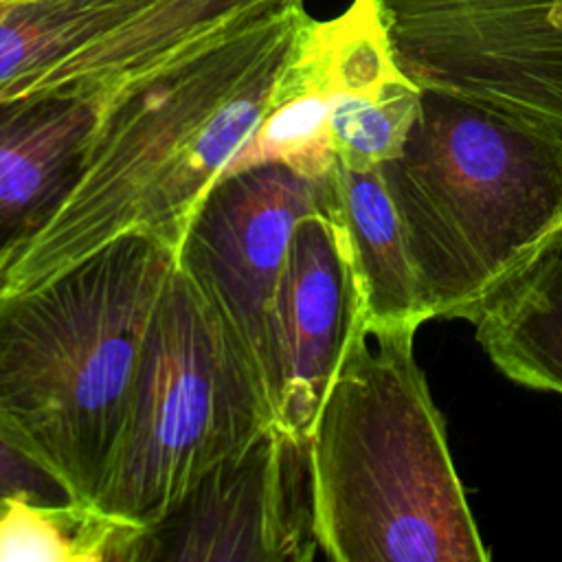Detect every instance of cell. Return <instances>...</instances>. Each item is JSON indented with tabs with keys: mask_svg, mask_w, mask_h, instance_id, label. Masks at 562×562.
Masks as SVG:
<instances>
[{
	"mask_svg": "<svg viewBox=\"0 0 562 562\" xmlns=\"http://www.w3.org/2000/svg\"><path fill=\"white\" fill-rule=\"evenodd\" d=\"M305 13L303 2L283 7L112 90L68 193L0 257V301L127 233L178 248L195 206L270 110Z\"/></svg>",
	"mask_w": 562,
	"mask_h": 562,
	"instance_id": "6da1fadb",
	"label": "cell"
},
{
	"mask_svg": "<svg viewBox=\"0 0 562 562\" xmlns=\"http://www.w3.org/2000/svg\"><path fill=\"white\" fill-rule=\"evenodd\" d=\"M176 248L121 235L0 301V437L92 505L116 452Z\"/></svg>",
	"mask_w": 562,
	"mask_h": 562,
	"instance_id": "7a4b0ae2",
	"label": "cell"
},
{
	"mask_svg": "<svg viewBox=\"0 0 562 562\" xmlns=\"http://www.w3.org/2000/svg\"><path fill=\"white\" fill-rule=\"evenodd\" d=\"M415 331L371 329L362 316L314 419V518L327 560H490L413 353Z\"/></svg>",
	"mask_w": 562,
	"mask_h": 562,
	"instance_id": "3957f363",
	"label": "cell"
},
{
	"mask_svg": "<svg viewBox=\"0 0 562 562\" xmlns=\"http://www.w3.org/2000/svg\"><path fill=\"white\" fill-rule=\"evenodd\" d=\"M380 173L430 318H468L562 226V136L446 92Z\"/></svg>",
	"mask_w": 562,
	"mask_h": 562,
	"instance_id": "277c9868",
	"label": "cell"
},
{
	"mask_svg": "<svg viewBox=\"0 0 562 562\" xmlns=\"http://www.w3.org/2000/svg\"><path fill=\"white\" fill-rule=\"evenodd\" d=\"M274 424L263 378L176 263L149 323L123 432L92 501L147 529Z\"/></svg>",
	"mask_w": 562,
	"mask_h": 562,
	"instance_id": "5b68a950",
	"label": "cell"
},
{
	"mask_svg": "<svg viewBox=\"0 0 562 562\" xmlns=\"http://www.w3.org/2000/svg\"><path fill=\"white\" fill-rule=\"evenodd\" d=\"M400 70L562 136V0H494L386 22Z\"/></svg>",
	"mask_w": 562,
	"mask_h": 562,
	"instance_id": "8992f818",
	"label": "cell"
},
{
	"mask_svg": "<svg viewBox=\"0 0 562 562\" xmlns=\"http://www.w3.org/2000/svg\"><path fill=\"white\" fill-rule=\"evenodd\" d=\"M318 553L310 437L270 424L143 529L125 562H310Z\"/></svg>",
	"mask_w": 562,
	"mask_h": 562,
	"instance_id": "52a82bcc",
	"label": "cell"
},
{
	"mask_svg": "<svg viewBox=\"0 0 562 562\" xmlns=\"http://www.w3.org/2000/svg\"><path fill=\"white\" fill-rule=\"evenodd\" d=\"M329 178L312 180L277 162L222 176L176 248V263L226 321L261 378L272 292L296 224L329 202Z\"/></svg>",
	"mask_w": 562,
	"mask_h": 562,
	"instance_id": "ba28073f",
	"label": "cell"
},
{
	"mask_svg": "<svg viewBox=\"0 0 562 562\" xmlns=\"http://www.w3.org/2000/svg\"><path fill=\"white\" fill-rule=\"evenodd\" d=\"M360 318L347 241L327 202L296 224L268 307L263 382L277 426L310 437Z\"/></svg>",
	"mask_w": 562,
	"mask_h": 562,
	"instance_id": "9c48e42d",
	"label": "cell"
},
{
	"mask_svg": "<svg viewBox=\"0 0 562 562\" xmlns=\"http://www.w3.org/2000/svg\"><path fill=\"white\" fill-rule=\"evenodd\" d=\"M105 97L0 101V257L33 235L75 182Z\"/></svg>",
	"mask_w": 562,
	"mask_h": 562,
	"instance_id": "30bf717a",
	"label": "cell"
},
{
	"mask_svg": "<svg viewBox=\"0 0 562 562\" xmlns=\"http://www.w3.org/2000/svg\"><path fill=\"white\" fill-rule=\"evenodd\" d=\"M476 340L509 380L562 395V226L468 314Z\"/></svg>",
	"mask_w": 562,
	"mask_h": 562,
	"instance_id": "8fae6325",
	"label": "cell"
},
{
	"mask_svg": "<svg viewBox=\"0 0 562 562\" xmlns=\"http://www.w3.org/2000/svg\"><path fill=\"white\" fill-rule=\"evenodd\" d=\"M329 209L347 241L364 323L386 329L430 321L380 167L358 171L336 162Z\"/></svg>",
	"mask_w": 562,
	"mask_h": 562,
	"instance_id": "7c38bea8",
	"label": "cell"
},
{
	"mask_svg": "<svg viewBox=\"0 0 562 562\" xmlns=\"http://www.w3.org/2000/svg\"><path fill=\"white\" fill-rule=\"evenodd\" d=\"M158 0H24L0 20V101L143 15Z\"/></svg>",
	"mask_w": 562,
	"mask_h": 562,
	"instance_id": "4fadbf2b",
	"label": "cell"
},
{
	"mask_svg": "<svg viewBox=\"0 0 562 562\" xmlns=\"http://www.w3.org/2000/svg\"><path fill=\"white\" fill-rule=\"evenodd\" d=\"M140 531L94 505L13 498L0 512V562H125Z\"/></svg>",
	"mask_w": 562,
	"mask_h": 562,
	"instance_id": "5bb4252c",
	"label": "cell"
},
{
	"mask_svg": "<svg viewBox=\"0 0 562 562\" xmlns=\"http://www.w3.org/2000/svg\"><path fill=\"white\" fill-rule=\"evenodd\" d=\"M13 498L44 505L79 503L46 465L0 437V512Z\"/></svg>",
	"mask_w": 562,
	"mask_h": 562,
	"instance_id": "9a60e30c",
	"label": "cell"
},
{
	"mask_svg": "<svg viewBox=\"0 0 562 562\" xmlns=\"http://www.w3.org/2000/svg\"><path fill=\"white\" fill-rule=\"evenodd\" d=\"M485 2H494V0H375L384 22L406 20V18H417V15L439 13V11H454V9H465V7L485 4Z\"/></svg>",
	"mask_w": 562,
	"mask_h": 562,
	"instance_id": "2e32d148",
	"label": "cell"
},
{
	"mask_svg": "<svg viewBox=\"0 0 562 562\" xmlns=\"http://www.w3.org/2000/svg\"><path fill=\"white\" fill-rule=\"evenodd\" d=\"M2 2H13L15 4V2H24V0H2Z\"/></svg>",
	"mask_w": 562,
	"mask_h": 562,
	"instance_id": "e0dca14e",
	"label": "cell"
}]
</instances>
